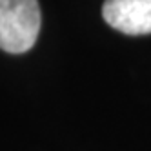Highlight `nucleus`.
<instances>
[{
    "label": "nucleus",
    "instance_id": "f257e3e1",
    "mask_svg": "<svg viewBox=\"0 0 151 151\" xmlns=\"http://www.w3.org/2000/svg\"><path fill=\"white\" fill-rule=\"evenodd\" d=\"M42 15L38 0H0V49L13 55L35 46Z\"/></svg>",
    "mask_w": 151,
    "mask_h": 151
},
{
    "label": "nucleus",
    "instance_id": "f03ea898",
    "mask_svg": "<svg viewBox=\"0 0 151 151\" xmlns=\"http://www.w3.org/2000/svg\"><path fill=\"white\" fill-rule=\"evenodd\" d=\"M102 17L124 35L151 33V0H106Z\"/></svg>",
    "mask_w": 151,
    "mask_h": 151
}]
</instances>
